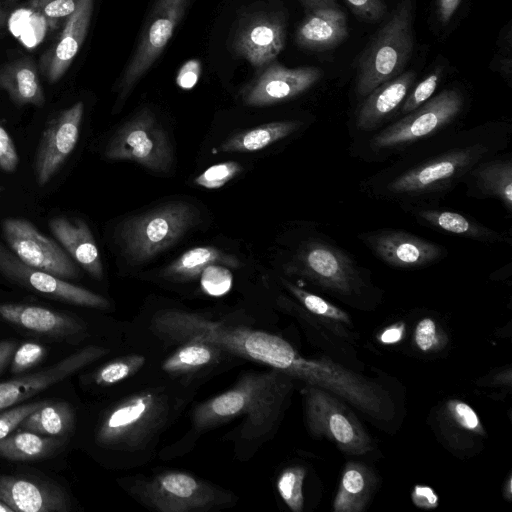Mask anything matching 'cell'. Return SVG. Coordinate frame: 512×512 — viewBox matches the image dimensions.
<instances>
[{
    "mask_svg": "<svg viewBox=\"0 0 512 512\" xmlns=\"http://www.w3.org/2000/svg\"><path fill=\"white\" fill-rule=\"evenodd\" d=\"M295 379L271 368L242 375L230 389L198 404L193 426L209 429L235 417H243L240 435L245 440L266 436L281 416Z\"/></svg>",
    "mask_w": 512,
    "mask_h": 512,
    "instance_id": "1",
    "label": "cell"
},
{
    "mask_svg": "<svg viewBox=\"0 0 512 512\" xmlns=\"http://www.w3.org/2000/svg\"><path fill=\"white\" fill-rule=\"evenodd\" d=\"M413 16V0H399L359 55L356 62V93L359 98L366 97L403 71L414 47Z\"/></svg>",
    "mask_w": 512,
    "mask_h": 512,
    "instance_id": "2",
    "label": "cell"
},
{
    "mask_svg": "<svg viewBox=\"0 0 512 512\" xmlns=\"http://www.w3.org/2000/svg\"><path fill=\"white\" fill-rule=\"evenodd\" d=\"M199 216L191 203L171 201L127 219L118 232L125 256L133 264L150 260L174 245Z\"/></svg>",
    "mask_w": 512,
    "mask_h": 512,
    "instance_id": "3",
    "label": "cell"
},
{
    "mask_svg": "<svg viewBox=\"0 0 512 512\" xmlns=\"http://www.w3.org/2000/svg\"><path fill=\"white\" fill-rule=\"evenodd\" d=\"M169 410V399L163 392L145 390L130 395L104 415L96 442L114 449H140L164 425Z\"/></svg>",
    "mask_w": 512,
    "mask_h": 512,
    "instance_id": "4",
    "label": "cell"
},
{
    "mask_svg": "<svg viewBox=\"0 0 512 512\" xmlns=\"http://www.w3.org/2000/svg\"><path fill=\"white\" fill-rule=\"evenodd\" d=\"M132 493L159 512H199L227 506L232 495L184 471H164L139 481Z\"/></svg>",
    "mask_w": 512,
    "mask_h": 512,
    "instance_id": "5",
    "label": "cell"
},
{
    "mask_svg": "<svg viewBox=\"0 0 512 512\" xmlns=\"http://www.w3.org/2000/svg\"><path fill=\"white\" fill-rule=\"evenodd\" d=\"M302 397L307 428L313 436L325 437L351 455L372 450L370 435L340 397L311 385L302 389Z\"/></svg>",
    "mask_w": 512,
    "mask_h": 512,
    "instance_id": "6",
    "label": "cell"
},
{
    "mask_svg": "<svg viewBox=\"0 0 512 512\" xmlns=\"http://www.w3.org/2000/svg\"><path fill=\"white\" fill-rule=\"evenodd\" d=\"M288 270L342 297L359 294L365 284L356 262L346 252L325 240L304 242Z\"/></svg>",
    "mask_w": 512,
    "mask_h": 512,
    "instance_id": "7",
    "label": "cell"
},
{
    "mask_svg": "<svg viewBox=\"0 0 512 512\" xmlns=\"http://www.w3.org/2000/svg\"><path fill=\"white\" fill-rule=\"evenodd\" d=\"M105 157L133 161L153 172L166 173L173 163L169 138L150 109H142L126 121L108 142Z\"/></svg>",
    "mask_w": 512,
    "mask_h": 512,
    "instance_id": "8",
    "label": "cell"
},
{
    "mask_svg": "<svg viewBox=\"0 0 512 512\" xmlns=\"http://www.w3.org/2000/svg\"><path fill=\"white\" fill-rule=\"evenodd\" d=\"M190 0H157L142 31L131 60L118 84V100L123 102L136 83L163 52L181 21Z\"/></svg>",
    "mask_w": 512,
    "mask_h": 512,
    "instance_id": "9",
    "label": "cell"
},
{
    "mask_svg": "<svg viewBox=\"0 0 512 512\" xmlns=\"http://www.w3.org/2000/svg\"><path fill=\"white\" fill-rule=\"evenodd\" d=\"M462 107V94L457 89H445L375 135L371 147L393 149L426 138L452 122Z\"/></svg>",
    "mask_w": 512,
    "mask_h": 512,
    "instance_id": "10",
    "label": "cell"
},
{
    "mask_svg": "<svg viewBox=\"0 0 512 512\" xmlns=\"http://www.w3.org/2000/svg\"><path fill=\"white\" fill-rule=\"evenodd\" d=\"M484 152L485 147L479 144L449 151L394 178L387 190L393 195L407 196L440 191L469 172Z\"/></svg>",
    "mask_w": 512,
    "mask_h": 512,
    "instance_id": "11",
    "label": "cell"
},
{
    "mask_svg": "<svg viewBox=\"0 0 512 512\" xmlns=\"http://www.w3.org/2000/svg\"><path fill=\"white\" fill-rule=\"evenodd\" d=\"M2 232L11 251L25 264L61 279H75L79 270L57 242L45 236L28 220L7 218Z\"/></svg>",
    "mask_w": 512,
    "mask_h": 512,
    "instance_id": "12",
    "label": "cell"
},
{
    "mask_svg": "<svg viewBox=\"0 0 512 512\" xmlns=\"http://www.w3.org/2000/svg\"><path fill=\"white\" fill-rule=\"evenodd\" d=\"M0 274L9 281L49 298L72 305L106 309L107 299L21 261L0 242Z\"/></svg>",
    "mask_w": 512,
    "mask_h": 512,
    "instance_id": "13",
    "label": "cell"
},
{
    "mask_svg": "<svg viewBox=\"0 0 512 512\" xmlns=\"http://www.w3.org/2000/svg\"><path fill=\"white\" fill-rule=\"evenodd\" d=\"M84 103L78 101L49 119L35 155L34 171L39 187L45 186L74 151L80 136Z\"/></svg>",
    "mask_w": 512,
    "mask_h": 512,
    "instance_id": "14",
    "label": "cell"
},
{
    "mask_svg": "<svg viewBox=\"0 0 512 512\" xmlns=\"http://www.w3.org/2000/svg\"><path fill=\"white\" fill-rule=\"evenodd\" d=\"M323 74L317 67L287 68L274 60L244 88L242 101L251 107L281 103L310 89Z\"/></svg>",
    "mask_w": 512,
    "mask_h": 512,
    "instance_id": "15",
    "label": "cell"
},
{
    "mask_svg": "<svg viewBox=\"0 0 512 512\" xmlns=\"http://www.w3.org/2000/svg\"><path fill=\"white\" fill-rule=\"evenodd\" d=\"M286 41L285 17L280 12H258L244 19L234 36V52L262 68L275 60Z\"/></svg>",
    "mask_w": 512,
    "mask_h": 512,
    "instance_id": "16",
    "label": "cell"
},
{
    "mask_svg": "<svg viewBox=\"0 0 512 512\" xmlns=\"http://www.w3.org/2000/svg\"><path fill=\"white\" fill-rule=\"evenodd\" d=\"M108 349L89 345L43 370L0 383V410L10 408L68 378L105 356Z\"/></svg>",
    "mask_w": 512,
    "mask_h": 512,
    "instance_id": "17",
    "label": "cell"
},
{
    "mask_svg": "<svg viewBox=\"0 0 512 512\" xmlns=\"http://www.w3.org/2000/svg\"><path fill=\"white\" fill-rule=\"evenodd\" d=\"M360 238L372 253L397 269H417L438 261L444 249L437 243L401 230H378Z\"/></svg>",
    "mask_w": 512,
    "mask_h": 512,
    "instance_id": "18",
    "label": "cell"
},
{
    "mask_svg": "<svg viewBox=\"0 0 512 512\" xmlns=\"http://www.w3.org/2000/svg\"><path fill=\"white\" fill-rule=\"evenodd\" d=\"M93 9L94 0H77L58 39L41 56L40 71L50 83L58 82L73 63L87 36Z\"/></svg>",
    "mask_w": 512,
    "mask_h": 512,
    "instance_id": "19",
    "label": "cell"
},
{
    "mask_svg": "<svg viewBox=\"0 0 512 512\" xmlns=\"http://www.w3.org/2000/svg\"><path fill=\"white\" fill-rule=\"evenodd\" d=\"M0 500L22 512H64L69 509L65 492L37 479L0 475Z\"/></svg>",
    "mask_w": 512,
    "mask_h": 512,
    "instance_id": "20",
    "label": "cell"
},
{
    "mask_svg": "<svg viewBox=\"0 0 512 512\" xmlns=\"http://www.w3.org/2000/svg\"><path fill=\"white\" fill-rule=\"evenodd\" d=\"M0 320L52 337H73L85 331V325L59 311L42 306L0 303Z\"/></svg>",
    "mask_w": 512,
    "mask_h": 512,
    "instance_id": "21",
    "label": "cell"
},
{
    "mask_svg": "<svg viewBox=\"0 0 512 512\" xmlns=\"http://www.w3.org/2000/svg\"><path fill=\"white\" fill-rule=\"evenodd\" d=\"M436 422L440 437L455 452L470 451L486 436L476 411L459 399L444 402L438 411Z\"/></svg>",
    "mask_w": 512,
    "mask_h": 512,
    "instance_id": "22",
    "label": "cell"
},
{
    "mask_svg": "<svg viewBox=\"0 0 512 512\" xmlns=\"http://www.w3.org/2000/svg\"><path fill=\"white\" fill-rule=\"evenodd\" d=\"M50 230L66 253L95 279H102L103 265L93 234L82 219L55 217Z\"/></svg>",
    "mask_w": 512,
    "mask_h": 512,
    "instance_id": "23",
    "label": "cell"
},
{
    "mask_svg": "<svg viewBox=\"0 0 512 512\" xmlns=\"http://www.w3.org/2000/svg\"><path fill=\"white\" fill-rule=\"evenodd\" d=\"M347 36V17L335 6L308 12L295 32V42L303 49L325 51L340 45Z\"/></svg>",
    "mask_w": 512,
    "mask_h": 512,
    "instance_id": "24",
    "label": "cell"
},
{
    "mask_svg": "<svg viewBox=\"0 0 512 512\" xmlns=\"http://www.w3.org/2000/svg\"><path fill=\"white\" fill-rule=\"evenodd\" d=\"M416 74L407 71L390 79L371 91L356 113V126L372 130L388 118L406 98Z\"/></svg>",
    "mask_w": 512,
    "mask_h": 512,
    "instance_id": "25",
    "label": "cell"
},
{
    "mask_svg": "<svg viewBox=\"0 0 512 512\" xmlns=\"http://www.w3.org/2000/svg\"><path fill=\"white\" fill-rule=\"evenodd\" d=\"M0 89L16 106L42 107L45 94L38 67L31 57L14 59L0 66Z\"/></svg>",
    "mask_w": 512,
    "mask_h": 512,
    "instance_id": "26",
    "label": "cell"
},
{
    "mask_svg": "<svg viewBox=\"0 0 512 512\" xmlns=\"http://www.w3.org/2000/svg\"><path fill=\"white\" fill-rule=\"evenodd\" d=\"M377 473L368 465L349 461L344 466L333 500L334 512H361L378 485Z\"/></svg>",
    "mask_w": 512,
    "mask_h": 512,
    "instance_id": "27",
    "label": "cell"
},
{
    "mask_svg": "<svg viewBox=\"0 0 512 512\" xmlns=\"http://www.w3.org/2000/svg\"><path fill=\"white\" fill-rule=\"evenodd\" d=\"M212 264H221L231 268H238L240 261L237 257L213 246H197L185 251L171 262L161 276L176 281L193 280Z\"/></svg>",
    "mask_w": 512,
    "mask_h": 512,
    "instance_id": "28",
    "label": "cell"
},
{
    "mask_svg": "<svg viewBox=\"0 0 512 512\" xmlns=\"http://www.w3.org/2000/svg\"><path fill=\"white\" fill-rule=\"evenodd\" d=\"M302 126L296 120L273 121L235 133L218 148L219 152H254L293 134Z\"/></svg>",
    "mask_w": 512,
    "mask_h": 512,
    "instance_id": "29",
    "label": "cell"
},
{
    "mask_svg": "<svg viewBox=\"0 0 512 512\" xmlns=\"http://www.w3.org/2000/svg\"><path fill=\"white\" fill-rule=\"evenodd\" d=\"M416 214L428 225L456 236L492 243L505 240L499 233L454 211L422 209L418 210Z\"/></svg>",
    "mask_w": 512,
    "mask_h": 512,
    "instance_id": "30",
    "label": "cell"
},
{
    "mask_svg": "<svg viewBox=\"0 0 512 512\" xmlns=\"http://www.w3.org/2000/svg\"><path fill=\"white\" fill-rule=\"evenodd\" d=\"M162 363L169 375H183L199 371L219 362L224 353L214 345L201 341H186Z\"/></svg>",
    "mask_w": 512,
    "mask_h": 512,
    "instance_id": "31",
    "label": "cell"
},
{
    "mask_svg": "<svg viewBox=\"0 0 512 512\" xmlns=\"http://www.w3.org/2000/svg\"><path fill=\"white\" fill-rule=\"evenodd\" d=\"M471 175L482 195L499 199L512 211V163L510 158L497 159L474 166Z\"/></svg>",
    "mask_w": 512,
    "mask_h": 512,
    "instance_id": "32",
    "label": "cell"
},
{
    "mask_svg": "<svg viewBox=\"0 0 512 512\" xmlns=\"http://www.w3.org/2000/svg\"><path fill=\"white\" fill-rule=\"evenodd\" d=\"M74 425L73 408L65 401H50L29 414L20 429L40 435H64Z\"/></svg>",
    "mask_w": 512,
    "mask_h": 512,
    "instance_id": "33",
    "label": "cell"
},
{
    "mask_svg": "<svg viewBox=\"0 0 512 512\" xmlns=\"http://www.w3.org/2000/svg\"><path fill=\"white\" fill-rule=\"evenodd\" d=\"M58 445L54 438L24 430L0 440V456L13 461L35 460L52 454Z\"/></svg>",
    "mask_w": 512,
    "mask_h": 512,
    "instance_id": "34",
    "label": "cell"
},
{
    "mask_svg": "<svg viewBox=\"0 0 512 512\" xmlns=\"http://www.w3.org/2000/svg\"><path fill=\"white\" fill-rule=\"evenodd\" d=\"M281 281L305 310L314 317L329 323L352 325L350 316L346 311L285 279H281Z\"/></svg>",
    "mask_w": 512,
    "mask_h": 512,
    "instance_id": "35",
    "label": "cell"
},
{
    "mask_svg": "<svg viewBox=\"0 0 512 512\" xmlns=\"http://www.w3.org/2000/svg\"><path fill=\"white\" fill-rule=\"evenodd\" d=\"M306 474L307 471L303 466L295 465L285 468L277 478L278 494L292 512L303 510V485Z\"/></svg>",
    "mask_w": 512,
    "mask_h": 512,
    "instance_id": "36",
    "label": "cell"
},
{
    "mask_svg": "<svg viewBox=\"0 0 512 512\" xmlns=\"http://www.w3.org/2000/svg\"><path fill=\"white\" fill-rule=\"evenodd\" d=\"M146 362L140 354H131L114 359L103 365L94 374V381L100 386L117 384L138 372Z\"/></svg>",
    "mask_w": 512,
    "mask_h": 512,
    "instance_id": "37",
    "label": "cell"
},
{
    "mask_svg": "<svg viewBox=\"0 0 512 512\" xmlns=\"http://www.w3.org/2000/svg\"><path fill=\"white\" fill-rule=\"evenodd\" d=\"M412 340L417 350L423 353L442 351L448 344V335L441 325L431 317H424L413 329Z\"/></svg>",
    "mask_w": 512,
    "mask_h": 512,
    "instance_id": "38",
    "label": "cell"
},
{
    "mask_svg": "<svg viewBox=\"0 0 512 512\" xmlns=\"http://www.w3.org/2000/svg\"><path fill=\"white\" fill-rule=\"evenodd\" d=\"M243 167L236 161L214 164L194 178L197 186L205 189H219L239 175Z\"/></svg>",
    "mask_w": 512,
    "mask_h": 512,
    "instance_id": "39",
    "label": "cell"
},
{
    "mask_svg": "<svg viewBox=\"0 0 512 512\" xmlns=\"http://www.w3.org/2000/svg\"><path fill=\"white\" fill-rule=\"evenodd\" d=\"M232 283L233 275L225 265H209L200 274L201 289L209 296L220 297L227 294Z\"/></svg>",
    "mask_w": 512,
    "mask_h": 512,
    "instance_id": "40",
    "label": "cell"
},
{
    "mask_svg": "<svg viewBox=\"0 0 512 512\" xmlns=\"http://www.w3.org/2000/svg\"><path fill=\"white\" fill-rule=\"evenodd\" d=\"M441 74L442 69L438 68L419 82L411 93L407 94L401 112L408 114L428 101L440 82Z\"/></svg>",
    "mask_w": 512,
    "mask_h": 512,
    "instance_id": "41",
    "label": "cell"
},
{
    "mask_svg": "<svg viewBox=\"0 0 512 512\" xmlns=\"http://www.w3.org/2000/svg\"><path fill=\"white\" fill-rule=\"evenodd\" d=\"M46 354V349L38 343L25 342L16 348L11 361V372L19 374L38 364Z\"/></svg>",
    "mask_w": 512,
    "mask_h": 512,
    "instance_id": "42",
    "label": "cell"
},
{
    "mask_svg": "<svg viewBox=\"0 0 512 512\" xmlns=\"http://www.w3.org/2000/svg\"><path fill=\"white\" fill-rule=\"evenodd\" d=\"M51 400L36 401L18 405L0 413V440L11 434L32 412L48 404Z\"/></svg>",
    "mask_w": 512,
    "mask_h": 512,
    "instance_id": "43",
    "label": "cell"
},
{
    "mask_svg": "<svg viewBox=\"0 0 512 512\" xmlns=\"http://www.w3.org/2000/svg\"><path fill=\"white\" fill-rule=\"evenodd\" d=\"M353 13L363 21H381L387 13L385 0H346Z\"/></svg>",
    "mask_w": 512,
    "mask_h": 512,
    "instance_id": "44",
    "label": "cell"
},
{
    "mask_svg": "<svg viewBox=\"0 0 512 512\" xmlns=\"http://www.w3.org/2000/svg\"><path fill=\"white\" fill-rule=\"evenodd\" d=\"M19 164L17 148L7 132L0 123V169L5 173L14 172Z\"/></svg>",
    "mask_w": 512,
    "mask_h": 512,
    "instance_id": "45",
    "label": "cell"
},
{
    "mask_svg": "<svg viewBox=\"0 0 512 512\" xmlns=\"http://www.w3.org/2000/svg\"><path fill=\"white\" fill-rule=\"evenodd\" d=\"M499 46L500 50L495 55L492 64L496 66V70L500 72L503 77L510 81L511 79V53H505L506 50L511 49V24H507L504 28V31L500 33L499 36Z\"/></svg>",
    "mask_w": 512,
    "mask_h": 512,
    "instance_id": "46",
    "label": "cell"
},
{
    "mask_svg": "<svg viewBox=\"0 0 512 512\" xmlns=\"http://www.w3.org/2000/svg\"><path fill=\"white\" fill-rule=\"evenodd\" d=\"M77 0H52L40 12L50 22L67 19L76 9Z\"/></svg>",
    "mask_w": 512,
    "mask_h": 512,
    "instance_id": "47",
    "label": "cell"
},
{
    "mask_svg": "<svg viewBox=\"0 0 512 512\" xmlns=\"http://www.w3.org/2000/svg\"><path fill=\"white\" fill-rule=\"evenodd\" d=\"M411 499L413 504L421 509H434L438 506L439 497L435 490L423 484L415 485L412 493Z\"/></svg>",
    "mask_w": 512,
    "mask_h": 512,
    "instance_id": "48",
    "label": "cell"
},
{
    "mask_svg": "<svg viewBox=\"0 0 512 512\" xmlns=\"http://www.w3.org/2000/svg\"><path fill=\"white\" fill-rule=\"evenodd\" d=\"M200 74V64L199 62L193 60L187 62L180 70L177 75V84L182 89H190L192 88L199 77Z\"/></svg>",
    "mask_w": 512,
    "mask_h": 512,
    "instance_id": "49",
    "label": "cell"
},
{
    "mask_svg": "<svg viewBox=\"0 0 512 512\" xmlns=\"http://www.w3.org/2000/svg\"><path fill=\"white\" fill-rule=\"evenodd\" d=\"M462 0H437L436 16L442 25L448 24L457 11Z\"/></svg>",
    "mask_w": 512,
    "mask_h": 512,
    "instance_id": "50",
    "label": "cell"
},
{
    "mask_svg": "<svg viewBox=\"0 0 512 512\" xmlns=\"http://www.w3.org/2000/svg\"><path fill=\"white\" fill-rule=\"evenodd\" d=\"M405 335V326L402 322L395 323L383 329L378 335V341L383 345L399 343Z\"/></svg>",
    "mask_w": 512,
    "mask_h": 512,
    "instance_id": "51",
    "label": "cell"
},
{
    "mask_svg": "<svg viewBox=\"0 0 512 512\" xmlns=\"http://www.w3.org/2000/svg\"><path fill=\"white\" fill-rule=\"evenodd\" d=\"M17 348V342L13 340L0 341V371L9 363Z\"/></svg>",
    "mask_w": 512,
    "mask_h": 512,
    "instance_id": "52",
    "label": "cell"
},
{
    "mask_svg": "<svg viewBox=\"0 0 512 512\" xmlns=\"http://www.w3.org/2000/svg\"><path fill=\"white\" fill-rule=\"evenodd\" d=\"M307 12L338 6L336 0H298Z\"/></svg>",
    "mask_w": 512,
    "mask_h": 512,
    "instance_id": "53",
    "label": "cell"
},
{
    "mask_svg": "<svg viewBox=\"0 0 512 512\" xmlns=\"http://www.w3.org/2000/svg\"><path fill=\"white\" fill-rule=\"evenodd\" d=\"M511 378H512V375H511V368H506L502 371H499L497 372L493 377H492V380H491V383L493 385H508L510 386L511 385Z\"/></svg>",
    "mask_w": 512,
    "mask_h": 512,
    "instance_id": "54",
    "label": "cell"
},
{
    "mask_svg": "<svg viewBox=\"0 0 512 512\" xmlns=\"http://www.w3.org/2000/svg\"><path fill=\"white\" fill-rule=\"evenodd\" d=\"M503 497L511 501L512 500V476L511 474L508 475L507 479L505 480L503 484Z\"/></svg>",
    "mask_w": 512,
    "mask_h": 512,
    "instance_id": "55",
    "label": "cell"
},
{
    "mask_svg": "<svg viewBox=\"0 0 512 512\" xmlns=\"http://www.w3.org/2000/svg\"><path fill=\"white\" fill-rule=\"evenodd\" d=\"M8 21L7 11L0 6V33L5 29Z\"/></svg>",
    "mask_w": 512,
    "mask_h": 512,
    "instance_id": "56",
    "label": "cell"
},
{
    "mask_svg": "<svg viewBox=\"0 0 512 512\" xmlns=\"http://www.w3.org/2000/svg\"><path fill=\"white\" fill-rule=\"evenodd\" d=\"M50 1L52 0H29V3L33 9L40 11Z\"/></svg>",
    "mask_w": 512,
    "mask_h": 512,
    "instance_id": "57",
    "label": "cell"
},
{
    "mask_svg": "<svg viewBox=\"0 0 512 512\" xmlns=\"http://www.w3.org/2000/svg\"><path fill=\"white\" fill-rule=\"evenodd\" d=\"M0 512H14L11 507L0 500Z\"/></svg>",
    "mask_w": 512,
    "mask_h": 512,
    "instance_id": "58",
    "label": "cell"
},
{
    "mask_svg": "<svg viewBox=\"0 0 512 512\" xmlns=\"http://www.w3.org/2000/svg\"><path fill=\"white\" fill-rule=\"evenodd\" d=\"M4 190V187L2 185H0V194L3 192Z\"/></svg>",
    "mask_w": 512,
    "mask_h": 512,
    "instance_id": "59",
    "label": "cell"
}]
</instances>
